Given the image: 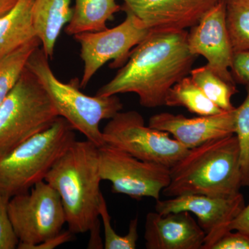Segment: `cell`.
I'll return each mask as SVG.
<instances>
[{
    "label": "cell",
    "instance_id": "ac0fdd59",
    "mask_svg": "<svg viewBox=\"0 0 249 249\" xmlns=\"http://www.w3.org/2000/svg\"><path fill=\"white\" fill-rule=\"evenodd\" d=\"M70 22L65 28L69 36L96 32L107 29L108 21L122 11L117 0H74Z\"/></svg>",
    "mask_w": 249,
    "mask_h": 249
},
{
    "label": "cell",
    "instance_id": "f546056e",
    "mask_svg": "<svg viewBox=\"0 0 249 249\" xmlns=\"http://www.w3.org/2000/svg\"><path fill=\"white\" fill-rule=\"evenodd\" d=\"M18 0H0V18L9 13L15 5L17 4Z\"/></svg>",
    "mask_w": 249,
    "mask_h": 249
},
{
    "label": "cell",
    "instance_id": "44dd1931",
    "mask_svg": "<svg viewBox=\"0 0 249 249\" xmlns=\"http://www.w3.org/2000/svg\"><path fill=\"white\" fill-rule=\"evenodd\" d=\"M190 76L205 95L223 111L235 109L231 98L237 92L235 85L223 80L206 65L192 69Z\"/></svg>",
    "mask_w": 249,
    "mask_h": 249
},
{
    "label": "cell",
    "instance_id": "9c48e42d",
    "mask_svg": "<svg viewBox=\"0 0 249 249\" xmlns=\"http://www.w3.org/2000/svg\"><path fill=\"white\" fill-rule=\"evenodd\" d=\"M125 18L111 29L73 36L80 46V58L84 62L80 88H85L96 72L108 62L111 69L121 68L128 60L132 49L142 42L150 31L143 22L129 11Z\"/></svg>",
    "mask_w": 249,
    "mask_h": 249
},
{
    "label": "cell",
    "instance_id": "277c9868",
    "mask_svg": "<svg viewBox=\"0 0 249 249\" xmlns=\"http://www.w3.org/2000/svg\"><path fill=\"white\" fill-rule=\"evenodd\" d=\"M49 58L42 47L34 51L27 67L38 79L56 109L58 116L68 121L98 147L105 145L101 121L111 119L122 110L123 103L117 95L88 96L80 91L78 78L63 83L54 74Z\"/></svg>",
    "mask_w": 249,
    "mask_h": 249
},
{
    "label": "cell",
    "instance_id": "6da1fadb",
    "mask_svg": "<svg viewBox=\"0 0 249 249\" xmlns=\"http://www.w3.org/2000/svg\"><path fill=\"white\" fill-rule=\"evenodd\" d=\"M188 31L150 32L136 46L127 62L96 95L134 93L142 107L165 106L174 85L190 74L197 56L188 47Z\"/></svg>",
    "mask_w": 249,
    "mask_h": 249
},
{
    "label": "cell",
    "instance_id": "ba28073f",
    "mask_svg": "<svg viewBox=\"0 0 249 249\" xmlns=\"http://www.w3.org/2000/svg\"><path fill=\"white\" fill-rule=\"evenodd\" d=\"M105 145L127 152L138 160L170 168L186 155L188 149L164 131L145 124L136 111H119L103 130Z\"/></svg>",
    "mask_w": 249,
    "mask_h": 249
},
{
    "label": "cell",
    "instance_id": "4316f807",
    "mask_svg": "<svg viewBox=\"0 0 249 249\" xmlns=\"http://www.w3.org/2000/svg\"><path fill=\"white\" fill-rule=\"evenodd\" d=\"M231 71L235 83L249 85V52L234 53Z\"/></svg>",
    "mask_w": 249,
    "mask_h": 249
},
{
    "label": "cell",
    "instance_id": "5bb4252c",
    "mask_svg": "<svg viewBox=\"0 0 249 249\" xmlns=\"http://www.w3.org/2000/svg\"><path fill=\"white\" fill-rule=\"evenodd\" d=\"M148 125L168 132L187 149L194 148L213 139L235 133V108L213 115L188 118L162 112L149 119Z\"/></svg>",
    "mask_w": 249,
    "mask_h": 249
},
{
    "label": "cell",
    "instance_id": "e0dca14e",
    "mask_svg": "<svg viewBox=\"0 0 249 249\" xmlns=\"http://www.w3.org/2000/svg\"><path fill=\"white\" fill-rule=\"evenodd\" d=\"M34 0H18L0 18V59L37 37L32 21Z\"/></svg>",
    "mask_w": 249,
    "mask_h": 249
},
{
    "label": "cell",
    "instance_id": "52a82bcc",
    "mask_svg": "<svg viewBox=\"0 0 249 249\" xmlns=\"http://www.w3.org/2000/svg\"><path fill=\"white\" fill-rule=\"evenodd\" d=\"M9 213L19 240L18 249H31L58 235L66 224L65 210L58 192L46 182L9 199Z\"/></svg>",
    "mask_w": 249,
    "mask_h": 249
},
{
    "label": "cell",
    "instance_id": "d4e9b609",
    "mask_svg": "<svg viewBox=\"0 0 249 249\" xmlns=\"http://www.w3.org/2000/svg\"><path fill=\"white\" fill-rule=\"evenodd\" d=\"M0 193V249H18L19 245L9 213V199Z\"/></svg>",
    "mask_w": 249,
    "mask_h": 249
},
{
    "label": "cell",
    "instance_id": "ffe728a7",
    "mask_svg": "<svg viewBox=\"0 0 249 249\" xmlns=\"http://www.w3.org/2000/svg\"><path fill=\"white\" fill-rule=\"evenodd\" d=\"M40 46L36 37L0 59V104L17 84L31 54Z\"/></svg>",
    "mask_w": 249,
    "mask_h": 249
},
{
    "label": "cell",
    "instance_id": "484cf974",
    "mask_svg": "<svg viewBox=\"0 0 249 249\" xmlns=\"http://www.w3.org/2000/svg\"><path fill=\"white\" fill-rule=\"evenodd\" d=\"M211 249H249V232L231 231L227 232Z\"/></svg>",
    "mask_w": 249,
    "mask_h": 249
},
{
    "label": "cell",
    "instance_id": "3957f363",
    "mask_svg": "<svg viewBox=\"0 0 249 249\" xmlns=\"http://www.w3.org/2000/svg\"><path fill=\"white\" fill-rule=\"evenodd\" d=\"M170 181L162 193L175 197L201 195L227 197L240 193L242 175L235 134L190 149L170 168Z\"/></svg>",
    "mask_w": 249,
    "mask_h": 249
},
{
    "label": "cell",
    "instance_id": "f1b7e54d",
    "mask_svg": "<svg viewBox=\"0 0 249 249\" xmlns=\"http://www.w3.org/2000/svg\"><path fill=\"white\" fill-rule=\"evenodd\" d=\"M232 230L249 232V204L244 207L231 224L230 231Z\"/></svg>",
    "mask_w": 249,
    "mask_h": 249
},
{
    "label": "cell",
    "instance_id": "cb8c5ba5",
    "mask_svg": "<svg viewBox=\"0 0 249 249\" xmlns=\"http://www.w3.org/2000/svg\"><path fill=\"white\" fill-rule=\"evenodd\" d=\"M99 216L104 226L106 249H135L139 238L138 217L132 219L129 223L128 232L125 235L116 233L111 227V217L108 212L107 204L104 196L101 198L99 207Z\"/></svg>",
    "mask_w": 249,
    "mask_h": 249
},
{
    "label": "cell",
    "instance_id": "2e32d148",
    "mask_svg": "<svg viewBox=\"0 0 249 249\" xmlns=\"http://www.w3.org/2000/svg\"><path fill=\"white\" fill-rule=\"evenodd\" d=\"M71 0H34L32 21L36 36L49 59L53 58L57 40L70 22L73 8Z\"/></svg>",
    "mask_w": 249,
    "mask_h": 249
},
{
    "label": "cell",
    "instance_id": "83f0119b",
    "mask_svg": "<svg viewBox=\"0 0 249 249\" xmlns=\"http://www.w3.org/2000/svg\"><path fill=\"white\" fill-rule=\"evenodd\" d=\"M73 232L70 230L62 231L58 235L51 237L42 243L33 246L31 249H53L66 242H71L73 240Z\"/></svg>",
    "mask_w": 249,
    "mask_h": 249
},
{
    "label": "cell",
    "instance_id": "7402d4cb",
    "mask_svg": "<svg viewBox=\"0 0 249 249\" xmlns=\"http://www.w3.org/2000/svg\"><path fill=\"white\" fill-rule=\"evenodd\" d=\"M226 24L234 53L249 52V0H225Z\"/></svg>",
    "mask_w": 249,
    "mask_h": 249
},
{
    "label": "cell",
    "instance_id": "7a4b0ae2",
    "mask_svg": "<svg viewBox=\"0 0 249 249\" xmlns=\"http://www.w3.org/2000/svg\"><path fill=\"white\" fill-rule=\"evenodd\" d=\"M45 181L58 192L70 231L85 233L100 229L103 196L97 145L88 139L75 141L55 162Z\"/></svg>",
    "mask_w": 249,
    "mask_h": 249
},
{
    "label": "cell",
    "instance_id": "4fadbf2b",
    "mask_svg": "<svg viewBox=\"0 0 249 249\" xmlns=\"http://www.w3.org/2000/svg\"><path fill=\"white\" fill-rule=\"evenodd\" d=\"M150 32L186 31L196 26L221 0H122Z\"/></svg>",
    "mask_w": 249,
    "mask_h": 249
},
{
    "label": "cell",
    "instance_id": "8fae6325",
    "mask_svg": "<svg viewBox=\"0 0 249 249\" xmlns=\"http://www.w3.org/2000/svg\"><path fill=\"white\" fill-rule=\"evenodd\" d=\"M245 206V198L240 193L227 197L186 195L156 201L155 211L160 214L181 211L194 214L206 235L202 249H211L231 231V224Z\"/></svg>",
    "mask_w": 249,
    "mask_h": 249
},
{
    "label": "cell",
    "instance_id": "d6986e66",
    "mask_svg": "<svg viewBox=\"0 0 249 249\" xmlns=\"http://www.w3.org/2000/svg\"><path fill=\"white\" fill-rule=\"evenodd\" d=\"M165 106L185 107L199 116L213 115L224 111L205 95L191 76H185L172 87L165 97Z\"/></svg>",
    "mask_w": 249,
    "mask_h": 249
},
{
    "label": "cell",
    "instance_id": "9a60e30c",
    "mask_svg": "<svg viewBox=\"0 0 249 249\" xmlns=\"http://www.w3.org/2000/svg\"><path fill=\"white\" fill-rule=\"evenodd\" d=\"M205 237L191 213L147 214L144 239L147 249H202Z\"/></svg>",
    "mask_w": 249,
    "mask_h": 249
},
{
    "label": "cell",
    "instance_id": "7c38bea8",
    "mask_svg": "<svg viewBox=\"0 0 249 249\" xmlns=\"http://www.w3.org/2000/svg\"><path fill=\"white\" fill-rule=\"evenodd\" d=\"M188 34L187 42L193 55L207 60L206 66L223 80L235 85L231 70L234 52L226 24V1L221 0Z\"/></svg>",
    "mask_w": 249,
    "mask_h": 249
},
{
    "label": "cell",
    "instance_id": "30bf717a",
    "mask_svg": "<svg viewBox=\"0 0 249 249\" xmlns=\"http://www.w3.org/2000/svg\"><path fill=\"white\" fill-rule=\"evenodd\" d=\"M98 150L101 178L111 183L112 193L135 199H160V193L170 183V168L138 160L107 145Z\"/></svg>",
    "mask_w": 249,
    "mask_h": 249
},
{
    "label": "cell",
    "instance_id": "5b68a950",
    "mask_svg": "<svg viewBox=\"0 0 249 249\" xmlns=\"http://www.w3.org/2000/svg\"><path fill=\"white\" fill-rule=\"evenodd\" d=\"M75 129L59 117L49 128L0 156V193L11 198L45 181L58 159L76 141Z\"/></svg>",
    "mask_w": 249,
    "mask_h": 249
},
{
    "label": "cell",
    "instance_id": "603a6c76",
    "mask_svg": "<svg viewBox=\"0 0 249 249\" xmlns=\"http://www.w3.org/2000/svg\"><path fill=\"white\" fill-rule=\"evenodd\" d=\"M247 97L235 108V136L240 151V165L242 186L249 188V85Z\"/></svg>",
    "mask_w": 249,
    "mask_h": 249
},
{
    "label": "cell",
    "instance_id": "8992f818",
    "mask_svg": "<svg viewBox=\"0 0 249 249\" xmlns=\"http://www.w3.org/2000/svg\"><path fill=\"white\" fill-rule=\"evenodd\" d=\"M59 117L40 81L26 67L0 104V156L49 128Z\"/></svg>",
    "mask_w": 249,
    "mask_h": 249
}]
</instances>
